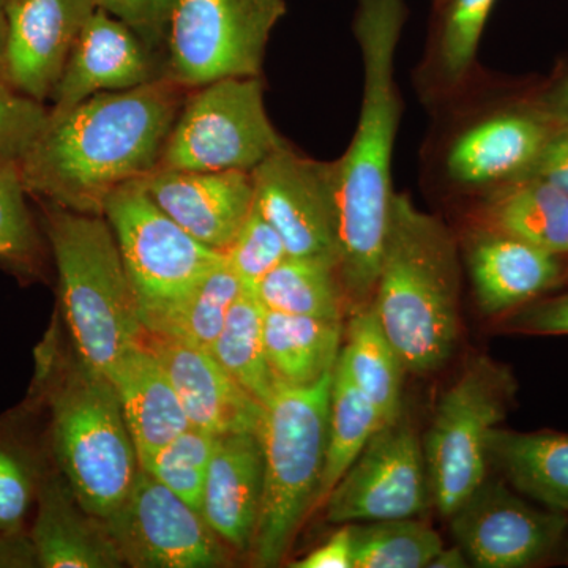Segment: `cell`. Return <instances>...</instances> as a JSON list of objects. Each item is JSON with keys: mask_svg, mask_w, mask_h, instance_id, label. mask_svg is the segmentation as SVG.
I'll return each instance as SVG.
<instances>
[{"mask_svg": "<svg viewBox=\"0 0 568 568\" xmlns=\"http://www.w3.org/2000/svg\"><path fill=\"white\" fill-rule=\"evenodd\" d=\"M189 92L163 77L129 91L99 93L48 119L18 162L26 190L67 211L103 215L115 189L159 170Z\"/></svg>", "mask_w": 568, "mask_h": 568, "instance_id": "6da1fadb", "label": "cell"}, {"mask_svg": "<svg viewBox=\"0 0 568 568\" xmlns=\"http://www.w3.org/2000/svg\"><path fill=\"white\" fill-rule=\"evenodd\" d=\"M406 21V0H361L354 32L364 62V95L357 130L335 163L338 275L347 306L372 304L388 216L399 103L396 48Z\"/></svg>", "mask_w": 568, "mask_h": 568, "instance_id": "7a4b0ae2", "label": "cell"}, {"mask_svg": "<svg viewBox=\"0 0 568 568\" xmlns=\"http://www.w3.org/2000/svg\"><path fill=\"white\" fill-rule=\"evenodd\" d=\"M457 242L446 224L405 193H395L372 305L406 372L424 375L457 349L459 321Z\"/></svg>", "mask_w": 568, "mask_h": 568, "instance_id": "3957f363", "label": "cell"}, {"mask_svg": "<svg viewBox=\"0 0 568 568\" xmlns=\"http://www.w3.org/2000/svg\"><path fill=\"white\" fill-rule=\"evenodd\" d=\"M48 205L47 234L78 357L111 381L144 338L136 293L103 215Z\"/></svg>", "mask_w": 568, "mask_h": 568, "instance_id": "277c9868", "label": "cell"}, {"mask_svg": "<svg viewBox=\"0 0 568 568\" xmlns=\"http://www.w3.org/2000/svg\"><path fill=\"white\" fill-rule=\"evenodd\" d=\"M334 372L306 387L278 386L264 405L260 436L264 488L253 560L276 567L316 508L327 450Z\"/></svg>", "mask_w": 568, "mask_h": 568, "instance_id": "5b68a950", "label": "cell"}, {"mask_svg": "<svg viewBox=\"0 0 568 568\" xmlns=\"http://www.w3.org/2000/svg\"><path fill=\"white\" fill-rule=\"evenodd\" d=\"M51 435L81 506L93 517H111L132 491L140 459L114 384L80 357L52 394Z\"/></svg>", "mask_w": 568, "mask_h": 568, "instance_id": "8992f818", "label": "cell"}, {"mask_svg": "<svg viewBox=\"0 0 568 568\" xmlns=\"http://www.w3.org/2000/svg\"><path fill=\"white\" fill-rule=\"evenodd\" d=\"M517 383L506 366L477 357L440 396L424 454L432 499L450 515L488 477V439L507 417Z\"/></svg>", "mask_w": 568, "mask_h": 568, "instance_id": "52a82bcc", "label": "cell"}, {"mask_svg": "<svg viewBox=\"0 0 568 568\" xmlns=\"http://www.w3.org/2000/svg\"><path fill=\"white\" fill-rule=\"evenodd\" d=\"M190 92L159 168L252 173L287 144L268 119L261 77L226 78Z\"/></svg>", "mask_w": 568, "mask_h": 568, "instance_id": "ba28073f", "label": "cell"}, {"mask_svg": "<svg viewBox=\"0 0 568 568\" xmlns=\"http://www.w3.org/2000/svg\"><path fill=\"white\" fill-rule=\"evenodd\" d=\"M286 0H179L164 39L163 77L186 91L261 77Z\"/></svg>", "mask_w": 568, "mask_h": 568, "instance_id": "9c48e42d", "label": "cell"}, {"mask_svg": "<svg viewBox=\"0 0 568 568\" xmlns=\"http://www.w3.org/2000/svg\"><path fill=\"white\" fill-rule=\"evenodd\" d=\"M103 216L136 293L141 321L181 301L224 261V253L201 244L164 213L142 179L115 189L104 201Z\"/></svg>", "mask_w": 568, "mask_h": 568, "instance_id": "30bf717a", "label": "cell"}, {"mask_svg": "<svg viewBox=\"0 0 568 568\" xmlns=\"http://www.w3.org/2000/svg\"><path fill=\"white\" fill-rule=\"evenodd\" d=\"M103 523L130 567L212 568L230 562V547L203 514L142 469L122 506Z\"/></svg>", "mask_w": 568, "mask_h": 568, "instance_id": "8fae6325", "label": "cell"}, {"mask_svg": "<svg viewBox=\"0 0 568 568\" xmlns=\"http://www.w3.org/2000/svg\"><path fill=\"white\" fill-rule=\"evenodd\" d=\"M432 499L424 443L399 416L381 426L325 500L332 525L416 518Z\"/></svg>", "mask_w": 568, "mask_h": 568, "instance_id": "7c38bea8", "label": "cell"}, {"mask_svg": "<svg viewBox=\"0 0 568 568\" xmlns=\"http://www.w3.org/2000/svg\"><path fill=\"white\" fill-rule=\"evenodd\" d=\"M254 209L282 235L287 256L338 267L335 163L298 155L290 144L252 171Z\"/></svg>", "mask_w": 568, "mask_h": 568, "instance_id": "4fadbf2b", "label": "cell"}, {"mask_svg": "<svg viewBox=\"0 0 568 568\" xmlns=\"http://www.w3.org/2000/svg\"><path fill=\"white\" fill-rule=\"evenodd\" d=\"M470 566L526 568L547 560L568 529L567 511L537 508L499 480H487L450 515Z\"/></svg>", "mask_w": 568, "mask_h": 568, "instance_id": "5bb4252c", "label": "cell"}, {"mask_svg": "<svg viewBox=\"0 0 568 568\" xmlns=\"http://www.w3.org/2000/svg\"><path fill=\"white\" fill-rule=\"evenodd\" d=\"M163 78L155 52L118 18L95 9L70 52L51 95L58 119L99 93L129 91Z\"/></svg>", "mask_w": 568, "mask_h": 568, "instance_id": "9a60e30c", "label": "cell"}, {"mask_svg": "<svg viewBox=\"0 0 568 568\" xmlns=\"http://www.w3.org/2000/svg\"><path fill=\"white\" fill-rule=\"evenodd\" d=\"M93 0H9L3 80L44 103L61 80Z\"/></svg>", "mask_w": 568, "mask_h": 568, "instance_id": "2e32d148", "label": "cell"}, {"mask_svg": "<svg viewBox=\"0 0 568 568\" xmlns=\"http://www.w3.org/2000/svg\"><path fill=\"white\" fill-rule=\"evenodd\" d=\"M142 182L164 213L216 252H226L253 211L254 185L248 171L159 168Z\"/></svg>", "mask_w": 568, "mask_h": 568, "instance_id": "e0dca14e", "label": "cell"}, {"mask_svg": "<svg viewBox=\"0 0 568 568\" xmlns=\"http://www.w3.org/2000/svg\"><path fill=\"white\" fill-rule=\"evenodd\" d=\"M142 343L170 377L193 428L215 436L257 433L264 405L226 373L211 351L148 332Z\"/></svg>", "mask_w": 568, "mask_h": 568, "instance_id": "ac0fdd59", "label": "cell"}, {"mask_svg": "<svg viewBox=\"0 0 568 568\" xmlns=\"http://www.w3.org/2000/svg\"><path fill=\"white\" fill-rule=\"evenodd\" d=\"M263 488L264 457L257 433L219 436L201 514L233 551H252Z\"/></svg>", "mask_w": 568, "mask_h": 568, "instance_id": "d6986e66", "label": "cell"}, {"mask_svg": "<svg viewBox=\"0 0 568 568\" xmlns=\"http://www.w3.org/2000/svg\"><path fill=\"white\" fill-rule=\"evenodd\" d=\"M467 265L478 306L491 316L530 304L562 275L558 254L488 227L470 241Z\"/></svg>", "mask_w": 568, "mask_h": 568, "instance_id": "ffe728a7", "label": "cell"}, {"mask_svg": "<svg viewBox=\"0 0 568 568\" xmlns=\"http://www.w3.org/2000/svg\"><path fill=\"white\" fill-rule=\"evenodd\" d=\"M39 508L31 540L37 564L47 568H118L123 566L103 519L93 517L65 478L48 477L37 489Z\"/></svg>", "mask_w": 568, "mask_h": 568, "instance_id": "44dd1931", "label": "cell"}, {"mask_svg": "<svg viewBox=\"0 0 568 568\" xmlns=\"http://www.w3.org/2000/svg\"><path fill=\"white\" fill-rule=\"evenodd\" d=\"M111 383L145 470L164 446L192 425L170 377L144 343L122 358Z\"/></svg>", "mask_w": 568, "mask_h": 568, "instance_id": "7402d4cb", "label": "cell"}, {"mask_svg": "<svg viewBox=\"0 0 568 568\" xmlns=\"http://www.w3.org/2000/svg\"><path fill=\"white\" fill-rule=\"evenodd\" d=\"M548 136V130L528 115H496L455 141L447 156L448 173L467 186L506 181L534 166Z\"/></svg>", "mask_w": 568, "mask_h": 568, "instance_id": "603a6c76", "label": "cell"}, {"mask_svg": "<svg viewBox=\"0 0 568 568\" xmlns=\"http://www.w3.org/2000/svg\"><path fill=\"white\" fill-rule=\"evenodd\" d=\"M488 230L521 239L549 253H568V193L530 175L504 183L481 205Z\"/></svg>", "mask_w": 568, "mask_h": 568, "instance_id": "cb8c5ba5", "label": "cell"}, {"mask_svg": "<svg viewBox=\"0 0 568 568\" xmlns=\"http://www.w3.org/2000/svg\"><path fill=\"white\" fill-rule=\"evenodd\" d=\"M488 459L523 495L568 511V435L495 428Z\"/></svg>", "mask_w": 568, "mask_h": 568, "instance_id": "d4e9b609", "label": "cell"}, {"mask_svg": "<svg viewBox=\"0 0 568 568\" xmlns=\"http://www.w3.org/2000/svg\"><path fill=\"white\" fill-rule=\"evenodd\" d=\"M342 339V321L264 310L265 354L278 386H312L334 372Z\"/></svg>", "mask_w": 568, "mask_h": 568, "instance_id": "484cf974", "label": "cell"}, {"mask_svg": "<svg viewBox=\"0 0 568 568\" xmlns=\"http://www.w3.org/2000/svg\"><path fill=\"white\" fill-rule=\"evenodd\" d=\"M346 335V345L339 351V362L355 386L376 407L383 424H390L403 414L405 364L372 305L355 310Z\"/></svg>", "mask_w": 568, "mask_h": 568, "instance_id": "4316f807", "label": "cell"}, {"mask_svg": "<svg viewBox=\"0 0 568 568\" xmlns=\"http://www.w3.org/2000/svg\"><path fill=\"white\" fill-rule=\"evenodd\" d=\"M267 312L342 321L347 305L338 267L327 261L287 256L257 286Z\"/></svg>", "mask_w": 568, "mask_h": 568, "instance_id": "83f0119b", "label": "cell"}, {"mask_svg": "<svg viewBox=\"0 0 568 568\" xmlns=\"http://www.w3.org/2000/svg\"><path fill=\"white\" fill-rule=\"evenodd\" d=\"M245 293L226 260L181 301L142 321L148 334L166 336L211 351L234 302Z\"/></svg>", "mask_w": 568, "mask_h": 568, "instance_id": "f1b7e54d", "label": "cell"}, {"mask_svg": "<svg viewBox=\"0 0 568 568\" xmlns=\"http://www.w3.org/2000/svg\"><path fill=\"white\" fill-rule=\"evenodd\" d=\"M379 413L364 392L355 386L342 362L336 361L332 379L327 450L316 508L323 507L335 485L383 426Z\"/></svg>", "mask_w": 568, "mask_h": 568, "instance_id": "f546056e", "label": "cell"}, {"mask_svg": "<svg viewBox=\"0 0 568 568\" xmlns=\"http://www.w3.org/2000/svg\"><path fill=\"white\" fill-rule=\"evenodd\" d=\"M211 354L261 405L278 387L265 354L264 308L256 295L244 293L234 302Z\"/></svg>", "mask_w": 568, "mask_h": 568, "instance_id": "4dcf8cb0", "label": "cell"}, {"mask_svg": "<svg viewBox=\"0 0 568 568\" xmlns=\"http://www.w3.org/2000/svg\"><path fill=\"white\" fill-rule=\"evenodd\" d=\"M349 526L354 568H424L444 548L439 534L414 518Z\"/></svg>", "mask_w": 568, "mask_h": 568, "instance_id": "1f68e13d", "label": "cell"}, {"mask_svg": "<svg viewBox=\"0 0 568 568\" xmlns=\"http://www.w3.org/2000/svg\"><path fill=\"white\" fill-rule=\"evenodd\" d=\"M216 443L219 436L190 426L155 455L145 473L152 474L156 480L201 511L205 480Z\"/></svg>", "mask_w": 568, "mask_h": 568, "instance_id": "d6a6232c", "label": "cell"}, {"mask_svg": "<svg viewBox=\"0 0 568 568\" xmlns=\"http://www.w3.org/2000/svg\"><path fill=\"white\" fill-rule=\"evenodd\" d=\"M26 194L20 163L0 156V260L11 264H32L39 254Z\"/></svg>", "mask_w": 568, "mask_h": 568, "instance_id": "836d02e7", "label": "cell"}, {"mask_svg": "<svg viewBox=\"0 0 568 568\" xmlns=\"http://www.w3.org/2000/svg\"><path fill=\"white\" fill-rule=\"evenodd\" d=\"M287 257L282 235L254 209L242 224L233 244L224 252L231 271L241 280L245 293H256L257 286L276 265Z\"/></svg>", "mask_w": 568, "mask_h": 568, "instance_id": "e575fe53", "label": "cell"}, {"mask_svg": "<svg viewBox=\"0 0 568 568\" xmlns=\"http://www.w3.org/2000/svg\"><path fill=\"white\" fill-rule=\"evenodd\" d=\"M496 0H454L440 36L439 58L448 80L458 81L473 65Z\"/></svg>", "mask_w": 568, "mask_h": 568, "instance_id": "d590c367", "label": "cell"}, {"mask_svg": "<svg viewBox=\"0 0 568 568\" xmlns=\"http://www.w3.org/2000/svg\"><path fill=\"white\" fill-rule=\"evenodd\" d=\"M48 119L50 108L0 78V156L20 162L43 133Z\"/></svg>", "mask_w": 568, "mask_h": 568, "instance_id": "8d00e7d4", "label": "cell"}, {"mask_svg": "<svg viewBox=\"0 0 568 568\" xmlns=\"http://www.w3.org/2000/svg\"><path fill=\"white\" fill-rule=\"evenodd\" d=\"M36 496V478L28 459L0 440V536L22 532Z\"/></svg>", "mask_w": 568, "mask_h": 568, "instance_id": "74e56055", "label": "cell"}, {"mask_svg": "<svg viewBox=\"0 0 568 568\" xmlns=\"http://www.w3.org/2000/svg\"><path fill=\"white\" fill-rule=\"evenodd\" d=\"M97 9H102L111 17L118 18L152 52L164 48L171 13L179 0H93ZM159 55V54H156Z\"/></svg>", "mask_w": 568, "mask_h": 568, "instance_id": "f35d334b", "label": "cell"}, {"mask_svg": "<svg viewBox=\"0 0 568 568\" xmlns=\"http://www.w3.org/2000/svg\"><path fill=\"white\" fill-rule=\"evenodd\" d=\"M504 327L518 334L568 335V294L521 306Z\"/></svg>", "mask_w": 568, "mask_h": 568, "instance_id": "ab89813d", "label": "cell"}, {"mask_svg": "<svg viewBox=\"0 0 568 568\" xmlns=\"http://www.w3.org/2000/svg\"><path fill=\"white\" fill-rule=\"evenodd\" d=\"M530 171L568 193V125L549 134Z\"/></svg>", "mask_w": 568, "mask_h": 568, "instance_id": "60d3db41", "label": "cell"}, {"mask_svg": "<svg viewBox=\"0 0 568 568\" xmlns=\"http://www.w3.org/2000/svg\"><path fill=\"white\" fill-rule=\"evenodd\" d=\"M293 568H354L353 534L351 526L343 525L334 536L313 549L304 559L291 566Z\"/></svg>", "mask_w": 568, "mask_h": 568, "instance_id": "b9f144b4", "label": "cell"}, {"mask_svg": "<svg viewBox=\"0 0 568 568\" xmlns=\"http://www.w3.org/2000/svg\"><path fill=\"white\" fill-rule=\"evenodd\" d=\"M432 568H466L470 567L469 559H467L465 549L459 547L443 548L435 556V559L429 562Z\"/></svg>", "mask_w": 568, "mask_h": 568, "instance_id": "7bdbcfd3", "label": "cell"}, {"mask_svg": "<svg viewBox=\"0 0 568 568\" xmlns=\"http://www.w3.org/2000/svg\"><path fill=\"white\" fill-rule=\"evenodd\" d=\"M7 32H9V0H0V78L3 80V59H6Z\"/></svg>", "mask_w": 568, "mask_h": 568, "instance_id": "ee69618b", "label": "cell"}, {"mask_svg": "<svg viewBox=\"0 0 568 568\" xmlns=\"http://www.w3.org/2000/svg\"><path fill=\"white\" fill-rule=\"evenodd\" d=\"M559 104L560 106L568 108V80L566 81V84L560 88Z\"/></svg>", "mask_w": 568, "mask_h": 568, "instance_id": "f6af8a7d", "label": "cell"}, {"mask_svg": "<svg viewBox=\"0 0 568 568\" xmlns=\"http://www.w3.org/2000/svg\"><path fill=\"white\" fill-rule=\"evenodd\" d=\"M567 559H568V544H567Z\"/></svg>", "mask_w": 568, "mask_h": 568, "instance_id": "bcb514c9", "label": "cell"}]
</instances>
